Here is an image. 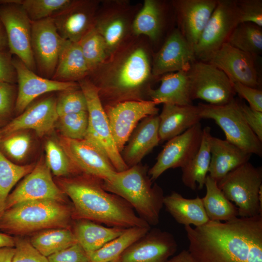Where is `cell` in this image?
<instances>
[{
	"label": "cell",
	"instance_id": "6da1fadb",
	"mask_svg": "<svg viewBox=\"0 0 262 262\" xmlns=\"http://www.w3.org/2000/svg\"><path fill=\"white\" fill-rule=\"evenodd\" d=\"M184 229L196 262H262V214Z\"/></svg>",
	"mask_w": 262,
	"mask_h": 262
},
{
	"label": "cell",
	"instance_id": "7a4b0ae2",
	"mask_svg": "<svg viewBox=\"0 0 262 262\" xmlns=\"http://www.w3.org/2000/svg\"><path fill=\"white\" fill-rule=\"evenodd\" d=\"M152 66L143 42L128 40L87 77L98 89L103 106L131 100H146Z\"/></svg>",
	"mask_w": 262,
	"mask_h": 262
},
{
	"label": "cell",
	"instance_id": "3957f363",
	"mask_svg": "<svg viewBox=\"0 0 262 262\" xmlns=\"http://www.w3.org/2000/svg\"><path fill=\"white\" fill-rule=\"evenodd\" d=\"M102 181L84 174L57 180L58 187L72 201L74 219L124 229L150 227L127 201L106 191Z\"/></svg>",
	"mask_w": 262,
	"mask_h": 262
},
{
	"label": "cell",
	"instance_id": "277c9868",
	"mask_svg": "<svg viewBox=\"0 0 262 262\" xmlns=\"http://www.w3.org/2000/svg\"><path fill=\"white\" fill-rule=\"evenodd\" d=\"M148 167L139 164L116 172L111 178L102 180L103 188L127 201L137 214L150 226L159 223L164 206V193L148 175Z\"/></svg>",
	"mask_w": 262,
	"mask_h": 262
},
{
	"label": "cell",
	"instance_id": "5b68a950",
	"mask_svg": "<svg viewBox=\"0 0 262 262\" xmlns=\"http://www.w3.org/2000/svg\"><path fill=\"white\" fill-rule=\"evenodd\" d=\"M72 219V207L65 202L32 200L4 210L0 217V230L21 235L52 228H70Z\"/></svg>",
	"mask_w": 262,
	"mask_h": 262
},
{
	"label": "cell",
	"instance_id": "8992f818",
	"mask_svg": "<svg viewBox=\"0 0 262 262\" xmlns=\"http://www.w3.org/2000/svg\"><path fill=\"white\" fill-rule=\"evenodd\" d=\"M225 196L234 202L238 216L262 214V170L247 162L228 173L217 182Z\"/></svg>",
	"mask_w": 262,
	"mask_h": 262
},
{
	"label": "cell",
	"instance_id": "52a82bcc",
	"mask_svg": "<svg viewBox=\"0 0 262 262\" xmlns=\"http://www.w3.org/2000/svg\"><path fill=\"white\" fill-rule=\"evenodd\" d=\"M78 82L85 97L88 115V125L84 138L104 152L117 172L127 169L129 167L114 141L98 88L87 77Z\"/></svg>",
	"mask_w": 262,
	"mask_h": 262
},
{
	"label": "cell",
	"instance_id": "ba28073f",
	"mask_svg": "<svg viewBox=\"0 0 262 262\" xmlns=\"http://www.w3.org/2000/svg\"><path fill=\"white\" fill-rule=\"evenodd\" d=\"M202 119H211L224 131L226 140L250 154L262 155V145L246 122L240 102L234 98L222 105L199 103Z\"/></svg>",
	"mask_w": 262,
	"mask_h": 262
},
{
	"label": "cell",
	"instance_id": "9c48e42d",
	"mask_svg": "<svg viewBox=\"0 0 262 262\" xmlns=\"http://www.w3.org/2000/svg\"><path fill=\"white\" fill-rule=\"evenodd\" d=\"M20 1L0 0V20L5 28L12 54L35 72L36 67L31 45L32 21Z\"/></svg>",
	"mask_w": 262,
	"mask_h": 262
},
{
	"label": "cell",
	"instance_id": "30bf717a",
	"mask_svg": "<svg viewBox=\"0 0 262 262\" xmlns=\"http://www.w3.org/2000/svg\"><path fill=\"white\" fill-rule=\"evenodd\" d=\"M240 23L236 0H217L216 6L194 48L196 59L207 62L212 55L227 42Z\"/></svg>",
	"mask_w": 262,
	"mask_h": 262
},
{
	"label": "cell",
	"instance_id": "8fae6325",
	"mask_svg": "<svg viewBox=\"0 0 262 262\" xmlns=\"http://www.w3.org/2000/svg\"><path fill=\"white\" fill-rule=\"evenodd\" d=\"M192 100L200 99L209 104L222 105L234 98L232 83L220 69L208 62H194L187 72Z\"/></svg>",
	"mask_w": 262,
	"mask_h": 262
},
{
	"label": "cell",
	"instance_id": "7c38bea8",
	"mask_svg": "<svg viewBox=\"0 0 262 262\" xmlns=\"http://www.w3.org/2000/svg\"><path fill=\"white\" fill-rule=\"evenodd\" d=\"M156 106L150 99L126 100L103 106L120 153L139 122L148 116L158 115Z\"/></svg>",
	"mask_w": 262,
	"mask_h": 262
},
{
	"label": "cell",
	"instance_id": "4fadbf2b",
	"mask_svg": "<svg viewBox=\"0 0 262 262\" xmlns=\"http://www.w3.org/2000/svg\"><path fill=\"white\" fill-rule=\"evenodd\" d=\"M66 196L53 180L45 159L41 157L33 170L9 194L4 210L32 200L53 199L65 202Z\"/></svg>",
	"mask_w": 262,
	"mask_h": 262
},
{
	"label": "cell",
	"instance_id": "5bb4252c",
	"mask_svg": "<svg viewBox=\"0 0 262 262\" xmlns=\"http://www.w3.org/2000/svg\"><path fill=\"white\" fill-rule=\"evenodd\" d=\"M200 122L167 141L158 155L156 162L148 170L152 181L170 168L185 166L197 152L202 136Z\"/></svg>",
	"mask_w": 262,
	"mask_h": 262
},
{
	"label": "cell",
	"instance_id": "9a60e30c",
	"mask_svg": "<svg viewBox=\"0 0 262 262\" xmlns=\"http://www.w3.org/2000/svg\"><path fill=\"white\" fill-rule=\"evenodd\" d=\"M58 142L80 173L105 180L117 172L104 152L89 140L60 136Z\"/></svg>",
	"mask_w": 262,
	"mask_h": 262
},
{
	"label": "cell",
	"instance_id": "2e32d148",
	"mask_svg": "<svg viewBox=\"0 0 262 262\" xmlns=\"http://www.w3.org/2000/svg\"><path fill=\"white\" fill-rule=\"evenodd\" d=\"M65 41L52 18L32 22L31 45L36 67L46 78L53 75Z\"/></svg>",
	"mask_w": 262,
	"mask_h": 262
},
{
	"label": "cell",
	"instance_id": "e0dca14e",
	"mask_svg": "<svg viewBox=\"0 0 262 262\" xmlns=\"http://www.w3.org/2000/svg\"><path fill=\"white\" fill-rule=\"evenodd\" d=\"M18 89L15 106L17 113H22L39 96L53 91H62L79 86L76 82H62L44 78L30 69L19 58L13 57Z\"/></svg>",
	"mask_w": 262,
	"mask_h": 262
},
{
	"label": "cell",
	"instance_id": "ac0fdd59",
	"mask_svg": "<svg viewBox=\"0 0 262 262\" xmlns=\"http://www.w3.org/2000/svg\"><path fill=\"white\" fill-rule=\"evenodd\" d=\"M170 232L154 228L131 245L120 256L121 262H167L177 250Z\"/></svg>",
	"mask_w": 262,
	"mask_h": 262
},
{
	"label": "cell",
	"instance_id": "d6986e66",
	"mask_svg": "<svg viewBox=\"0 0 262 262\" xmlns=\"http://www.w3.org/2000/svg\"><path fill=\"white\" fill-rule=\"evenodd\" d=\"M255 57L226 42L207 62L221 70L232 83L239 82L257 88L260 82L254 62Z\"/></svg>",
	"mask_w": 262,
	"mask_h": 262
},
{
	"label": "cell",
	"instance_id": "ffe728a7",
	"mask_svg": "<svg viewBox=\"0 0 262 262\" xmlns=\"http://www.w3.org/2000/svg\"><path fill=\"white\" fill-rule=\"evenodd\" d=\"M56 104V99L51 96L28 107L1 128L0 137L28 129L33 130L40 137L49 134L58 118Z\"/></svg>",
	"mask_w": 262,
	"mask_h": 262
},
{
	"label": "cell",
	"instance_id": "44dd1931",
	"mask_svg": "<svg viewBox=\"0 0 262 262\" xmlns=\"http://www.w3.org/2000/svg\"><path fill=\"white\" fill-rule=\"evenodd\" d=\"M196 60L194 49L180 30L175 29L154 57L152 76L156 77L178 71L187 72Z\"/></svg>",
	"mask_w": 262,
	"mask_h": 262
},
{
	"label": "cell",
	"instance_id": "7402d4cb",
	"mask_svg": "<svg viewBox=\"0 0 262 262\" xmlns=\"http://www.w3.org/2000/svg\"><path fill=\"white\" fill-rule=\"evenodd\" d=\"M96 8V2L73 0L67 8L51 18L62 38L79 42L94 26Z\"/></svg>",
	"mask_w": 262,
	"mask_h": 262
},
{
	"label": "cell",
	"instance_id": "603a6c76",
	"mask_svg": "<svg viewBox=\"0 0 262 262\" xmlns=\"http://www.w3.org/2000/svg\"><path fill=\"white\" fill-rule=\"evenodd\" d=\"M217 0H178L173 2L180 32L194 49L213 12Z\"/></svg>",
	"mask_w": 262,
	"mask_h": 262
},
{
	"label": "cell",
	"instance_id": "cb8c5ba5",
	"mask_svg": "<svg viewBox=\"0 0 262 262\" xmlns=\"http://www.w3.org/2000/svg\"><path fill=\"white\" fill-rule=\"evenodd\" d=\"M158 115L143 119L131 134L121 152L122 158L129 167L137 165L160 142Z\"/></svg>",
	"mask_w": 262,
	"mask_h": 262
},
{
	"label": "cell",
	"instance_id": "d4e9b609",
	"mask_svg": "<svg viewBox=\"0 0 262 262\" xmlns=\"http://www.w3.org/2000/svg\"><path fill=\"white\" fill-rule=\"evenodd\" d=\"M158 116L160 142L168 141L181 134L202 119L199 106L192 104H163Z\"/></svg>",
	"mask_w": 262,
	"mask_h": 262
},
{
	"label": "cell",
	"instance_id": "484cf974",
	"mask_svg": "<svg viewBox=\"0 0 262 262\" xmlns=\"http://www.w3.org/2000/svg\"><path fill=\"white\" fill-rule=\"evenodd\" d=\"M209 176L217 183L228 173L248 162L251 154L226 140L210 137Z\"/></svg>",
	"mask_w": 262,
	"mask_h": 262
},
{
	"label": "cell",
	"instance_id": "4316f807",
	"mask_svg": "<svg viewBox=\"0 0 262 262\" xmlns=\"http://www.w3.org/2000/svg\"><path fill=\"white\" fill-rule=\"evenodd\" d=\"M161 84L157 89L150 88L148 98L156 105L192 104L190 83L187 72L178 71L162 75Z\"/></svg>",
	"mask_w": 262,
	"mask_h": 262
},
{
	"label": "cell",
	"instance_id": "83f0119b",
	"mask_svg": "<svg viewBox=\"0 0 262 262\" xmlns=\"http://www.w3.org/2000/svg\"><path fill=\"white\" fill-rule=\"evenodd\" d=\"M89 74L79 42L65 40L51 79L62 82H78Z\"/></svg>",
	"mask_w": 262,
	"mask_h": 262
},
{
	"label": "cell",
	"instance_id": "f1b7e54d",
	"mask_svg": "<svg viewBox=\"0 0 262 262\" xmlns=\"http://www.w3.org/2000/svg\"><path fill=\"white\" fill-rule=\"evenodd\" d=\"M163 203L166 210L176 221L184 226L193 225L199 227L209 221L202 198L198 196L188 199L173 192L164 196Z\"/></svg>",
	"mask_w": 262,
	"mask_h": 262
},
{
	"label": "cell",
	"instance_id": "f546056e",
	"mask_svg": "<svg viewBox=\"0 0 262 262\" xmlns=\"http://www.w3.org/2000/svg\"><path fill=\"white\" fill-rule=\"evenodd\" d=\"M75 220L72 230L77 242L87 253L99 249L121 235L127 229L105 227L87 219Z\"/></svg>",
	"mask_w": 262,
	"mask_h": 262
},
{
	"label": "cell",
	"instance_id": "4dcf8cb0",
	"mask_svg": "<svg viewBox=\"0 0 262 262\" xmlns=\"http://www.w3.org/2000/svg\"><path fill=\"white\" fill-rule=\"evenodd\" d=\"M94 26L102 37L109 56L127 40L129 22L123 11L111 10L96 17Z\"/></svg>",
	"mask_w": 262,
	"mask_h": 262
},
{
	"label": "cell",
	"instance_id": "1f68e13d",
	"mask_svg": "<svg viewBox=\"0 0 262 262\" xmlns=\"http://www.w3.org/2000/svg\"><path fill=\"white\" fill-rule=\"evenodd\" d=\"M211 136V128H203L202 136L199 148L189 163L181 168V180L184 185L195 191L198 184V189L203 188L209 171L211 152L210 138Z\"/></svg>",
	"mask_w": 262,
	"mask_h": 262
},
{
	"label": "cell",
	"instance_id": "d6a6232c",
	"mask_svg": "<svg viewBox=\"0 0 262 262\" xmlns=\"http://www.w3.org/2000/svg\"><path fill=\"white\" fill-rule=\"evenodd\" d=\"M204 186L206 195L201 198L209 220L225 222L239 216L237 207L225 196L217 182L208 175Z\"/></svg>",
	"mask_w": 262,
	"mask_h": 262
},
{
	"label": "cell",
	"instance_id": "836d02e7",
	"mask_svg": "<svg viewBox=\"0 0 262 262\" xmlns=\"http://www.w3.org/2000/svg\"><path fill=\"white\" fill-rule=\"evenodd\" d=\"M150 227H134L127 229L120 236L99 249L87 253L88 262H109L120 257L133 243L145 235Z\"/></svg>",
	"mask_w": 262,
	"mask_h": 262
},
{
	"label": "cell",
	"instance_id": "e575fe53",
	"mask_svg": "<svg viewBox=\"0 0 262 262\" xmlns=\"http://www.w3.org/2000/svg\"><path fill=\"white\" fill-rule=\"evenodd\" d=\"M162 9L158 1L145 0L132 22V32L137 36L144 35L151 40L156 39L162 30Z\"/></svg>",
	"mask_w": 262,
	"mask_h": 262
},
{
	"label": "cell",
	"instance_id": "d590c367",
	"mask_svg": "<svg viewBox=\"0 0 262 262\" xmlns=\"http://www.w3.org/2000/svg\"><path fill=\"white\" fill-rule=\"evenodd\" d=\"M30 242L47 257L77 243L70 228H52L41 230L34 234Z\"/></svg>",
	"mask_w": 262,
	"mask_h": 262
},
{
	"label": "cell",
	"instance_id": "8d00e7d4",
	"mask_svg": "<svg viewBox=\"0 0 262 262\" xmlns=\"http://www.w3.org/2000/svg\"><path fill=\"white\" fill-rule=\"evenodd\" d=\"M227 42L256 56L262 51V27L251 23H240L230 33Z\"/></svg>",
	"mask_w": 262,
	"mask_h": 262
},
{
	"label": "cell",
	"instance_id": "74e56055",
	"mask_svg": "<svg viewBox=\"0 0 262 262\" xmlns=\"http://www.w3.org/2000/svg\"><path fill=\"white\" fill-rule=\"evenodd\" d=\"M34 164L20 165L11 161L0 151V217L6 200L16 183L33 169Z\"/></svg>",
	"mask_w": 262,
	"mask_h": 262
},
{
	"label": "cell",
	"instance_id": "f35d334b",
	"mask_svg": "<svg viewBox=\"0 0 262 262\" xmlns=\"http://www.w3.org/2000/svg\"><path fill=\"white\" fill-rule=\"evenodd\" d=\"M79 43L89 73L109 56L104 41L94 26L84 35Z\"/></svg>",
	"mask_w": 262,
	"mask_h": 262
},
{
	"label": "cell",
	"instance_id": "ab89813d",
	"mask_svg": "<svg viewBox=\"0 0 262 262\" xmlns=\"http://www.w3.org/2000/svg\"><path fill=\"white\" fill-rule=\"evenodd\" d=\"M45 150L46 164L55 176L63 177L70 174H80L58 141L48 140L45 143Z\"/></svg>",
	"mask_w": 262,
	"mask_h": 262
},
{
	"label": "cell",
	"instance_id": "60d3db41",
	"mask_svg": "<svg viewBox=\"0 0 262 262\" xmlns=\"http://www.w3.org/2000/svg\"><path fill=\"white\" fill-rule=\"evenodd\" d=\"M71 0H21L20 4L32 22L51 18L67 8Z\"/></svg>",
	"mask_w": 262,
	"mask_h": 262
},
{
	"label": "cell",
	"instance_id": "b9f144b4",
	"mask_svg": "<svg viewBox=\"0 0 262 262\" xmlns=\"http://www.w3.org/2000/svg\"><path fill=\"white\" fill-rule=\"evenodd\" d=\"M31 138L24 131L14 132L0 137V151L11 161L24 159L30 149Z\"/></svg>",
	"mask_w": 262,
	"mask_h": 262
},
{
	"label": "cell",
	"instance_id": "7bdbcfd3",
	"mask_svg": "<svg viewBox=\"0 0 262 262\" xmlns=\"http://www.w3.org/2000/svg\"><path fill=\"white\" fill-rule=\"evenodd\" d=\"M88 125L87 111L58 116L55 128L60 132V136L79 140L84 138Z\"/></svg>",
	"mask_w": 262,
	"mask_h": 262
},
{
	"label": "cell",
	"instance_id": "ee69618b",
	"mask_svg": "<svg viewBox=\"0 0 262 262\" xmlns=\"http://www.w3.org/2000/svg\"><path fill=\"white\" fill-rule=\"evenodd\" d=\"M56 105L58 116L87 111L85 97L80 86L60 91Z\"/></svg>",
	"mask_w": 262,
	"mask_h": 262
},
{
	"label": "cell",
	"instance_id": "f6af8a7d",
	"mask_svg": "<svg viewBox=\"0 0 262 262\" xmlns=\"http://www.w3.org/2000/svg\"><path fill=\"white\" fill-rule=\"evenodd\" d=\"M15 252L12 262H49L31 243L19 237H14Z\"/></svg>",
	"mask_w": 262,
	"mask_h": 262
},
{
	"label": "cell",
	"instance_id": "bcb514c9",
	"mask_svg": "<svg viewBox=\"0 0 262 262\" xmlns=\"http://www.w3.org/2000/svg\"><path fill=\"white\" fill-rule=\"evenodd\" d=\"M240 23L249 22L262 27V0H236Z\"/></svg>",
	"mask_w": 262,
	"mask_h": 262
},
{
	"label": "cell",
	"instance_id": "7dc6e473",
	"mask_svg": "<svg viewBox=\"0 0 262 262\" xmlns=\"http://www.w3.org/2000/svg\"><path fill=\"white\" fill-rule=\"evenodd\" d=\"M16 98L15 84L0 82V127L15 109Z\"/></svg>",
	"mask_w": 262,
	"mask_h": 262
},
{
	"label": "cell",
	"instance_id": "c3c4849f",
	"mask_svg": "<svg viewBox=\"0 0 262 262\" xmlns=\"http://www.w3.org/2000/svg\"><path fill=\"white\" fill-rule=\"evenodd\" d=\"M49 262H88L87 253L78 243L48 257Z\"/></svg>",
	"mask_w": 262,
	"mask_h": 262
},
{
	"label": "cell",
	"instance_id": "681fc988",
	"mask_svg": "<svg viewBox=\"0 0 262 262\" xmlns=\"http://www.w3.org/2000/svg\"><path fill=\"white\" fill-rule=\"evenodd\" d=\"M234 92L245 99L249 106L257 111L262 112V92L261 90L239 82L232 83Z\"/></svg>",
	"mask_w": 262,
	"mask_h": 262
},
{
	"label": "cell",
	"instance_id": "f907efd6",
	"mask_svg": "<svg viewBox=\"0 0 262 262\" xmlns=\"http://www.w3.org/2000/svg\"><path fill=\"white\" fill-rule=\"evenodd\" d=\"M12 54L9 49L0 51V82L15 84L17 75L13 63Z\"/></svg>",
	"mask_w": 262,
	"mask_h": 262
},
{
	"label": "cell",
	"instance_id": "816d5d0a",
	"mask_svg": "<svg viewBox=\"0 0 262 262\" xmlns=\"http://www.w3.org/2000/svg\"><path fill=\"white\" fill-rule=\"evenodd\" d=\"M240 107L246 122L262 142V112L254 110L244 103L240 102Z\"/></svg>",
	"mask_w": 262,
	"mask_h": 262
},
{
	"label": "cell",
	"instance_id": "f5cc1de1",
	"mask_svg": "<svg viewBox=\"0 0 262 262\" xmlns=\"http://www.w3.org/2000/svg\"><path fill=\"white\" fill-rule=\"evenodd\" d=\"M167 262H196L187 250H183L178 254L169 259Z\"/></svg>",
	"mask_w": 262,
	"mask_h": 262
},
{
	"label": "cell",
	"instance_id": "db71d44e",
	"mask_svg": "<svg viewBox=\"0 0 262 262\" xmlns=\"http://www.w3.org/2000/svg\"><path fill=\"white\" fill-rule=\"evenodd\" d=\"M14 252V247H6L0 248V262H12Z\"/></svg>",
	"mask_w": 262,
	"mask_h": 262
},
{
	"label": "cell",
	"instance_id": "11a10c76",
	"mask_svg": "<svg viewBox=\"0 0 262 262\" xmlns=\"http://www.w3.org/2000/svg\"><path fill=\"white\" fill-rule=\"evenodd\" d=\"M14 237L5 233H0V249L6 247H14Z\"/></svg>",
	"mask_w": 262,
	"mask_h": 262
},
{
	"label": "cell",
	"instance_id": "9f6ffc18",
	"mask_svg": "<svg viewBox=\"0 0 262 262\" xmlns=\"http://www.w3.org/2000/svg\"><path fill=\"white\" fill-rule=\"evenodd\" d=\"M9 49L6 32L5 28L0 20V51Z\"/></svg>",
	"mask_w": 262,
	"mask_h": 262
},
{
	"label": "cell",
	"instance_id": "6f0895ef",
	"mask_svg": "<svg viewBox=\"0 0 262 262\" xmlns=\"http://www.w3.org/2000/svg\"><path fill=\"white\" fill-rule=\"evenodd\" d=\"M109 262H121L120 257Z\"/></svg>",
	"mask_w": 262,
	"mask_h": 262
},
{
	"label": "cell",
	"instance_id": "680465c9",
	"mask_svg": "<svg viewBox=\"0 0 262 262\" xmlns=\"http://www.w3.org/2000/svg\"><path fill=\"white\" fill-rule=\"evenodd\" d=\"M0 129H1V128L0 127Z\"/></svg>",
	"mask_w": 262,
	"mask_h": 262
}]
</instances>
